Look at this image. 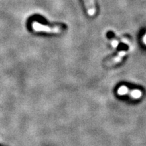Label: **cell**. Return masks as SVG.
<instances>
[{
  "label": "cell",
  "instance_id": "obj_6",
  "mask_svg": "<svg viewBox=\"0 0 146 146\" xmlns=\"http://www.w3.org/2000/svg\"><path fill=\"white\" fill-rule=\"evenodd\" d=\"M143 43H145V44L146 45V35L145 36H143Z\"/></svg>",
  "mask_w": 146,
  "mask_h": 146
},
{
  "label": "cell",
  "instance_id": "obj_3",
  "mask_svg": "<svg viewBox=\"0 0 146 146\" xmlns=\"http://www.w3.org/2000/svg\"><path fill=\"white\" fill-rule=\"evenodd\" d=\"M127 94H129L133 98L135 99H138V98H141L142 96V92L139 89H133V90H129L128 89Z\"/></svg>",
  "mask_w": 146,
  "mask_h": 146
},
{
  "label": "cell",
  "instance_id": "obj_4",
  "mask_svg": "<svg viewBox=\"0 0 146 146\" xmlns=\"http://www.w3.org/2000/svg\"><path fill=\"white\" fill-rule=\"evenodd\" d=\"M125 55H126V52H125V51H120V52L118 54L117 56H116V57L112 60V64H114L118 63L120 62H121L122 59H123V58L125 56Z\"/></svg>",
  "mask_w": 146,
  "mask_h": 146
},
{
  "label": "cell",
  "instance_id": "obj_2",
  "mask_svg": "<svg viewBox=\"0 0 146 146\" xmlns=\"http://www.w3.org/2000/svg\"><path fill=\"white\" fill-rule=\"evenodd\" d=\"M84 2H85L89 15L94 16L96 12L94 0H84Z\"/></svg>",
  "mask_w": 146,
  "mask_h": 146
},
{
  "label": "cell",
  "instance_id": "obj_1",
  "mask_svg": "<svg viewBox=\"0 0 146 146\" xmlns=\"http://www.w3.org/2000/svg\"><path fill=\"white\" fill-rule=\"evenodd\" d=\"M32 28L36 32H47L49 33H60L62 31L61 27H50L49 25H43V24H41L36 21H35L32 24Z\"/></svg>",
  "mask_w": 146,
  "mask_h": 146
},
{
  "label": "cell",
  "instance_id": "obj_5",
  "mask_svg": "<svg viewBox=\"0 0 146 146\" xmlns=\"http://www.w3.org/2000/svg\"><path fill=\"white\" fill-rule=\"evenodd\" d=\"M117 45H118V42L116 41H114L112 42V45L114 47H116L117 46Z\"/></svg>",
  "mask_w": 146,
  "mask_h": 146
}]
</instances>
